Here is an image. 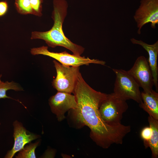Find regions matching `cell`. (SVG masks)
<instances>
[{
	"mask_svg": "<svg viewBox=\"0 0 158 158\" xmlns=\"http://www.w3.org/2000/svg\"><path fill=\"white\" fill-rule=\"evenodd\" d=\"M73 93L77 107L71 110L72 117L79 127H88L90 130L91 139L103 148H108L113 144H122L123 138L130 132L131 127L121 124L110 125L103 120L99 107L107 94L92 88L85 81L81 73Z\"/></svg>",
	"mask_w": 158,
	"mask_h": 158,
	"instance_id": "obj_1",
	"label": "cell"
},
{
	"mask_svg": "<svg viewBox=\"0 0 158 158\" xmlns=\"http://www.w3.org/2000/svg\"><path fill=\"white\" fill-rule=\"evenodd\" d=\"M68 6L66 0H54L51 15L54 21L53 26L47 31L32 32L30 39L42 40L49 47H63L73 54L81 55L84 51V48L71 42L66 36L63 31V24L67 15Z\"/></svg>",
	"mask_w": 158,
	"mask_h": 158,
	"instance_id": "obj_2",
	"label": "cell"
},
{
	"mask_svg": "<svg viewBox=\"0 0 158 158\" xmlns=\"http://www.w3.org/2000/svg\"><path fill=\"white\" fill-rule=\"evenodd\" d=\"M128 108L126 100L113 93L107 94L102 101L99 111L105 122L110 125H116L121 124L123 114Z\"/></svg>",
	"mask_w": 158,
	"mask_h": 158,
	"instance_id": "obj_3",
	"label": "cell"
},
{
	"mask_svg": "<svg viewBox=\"0 0 158 158\" xmlns=\"http://www.w3.org/2000/svg\"><path fill=\"white\" fill-rule=\"evenodd\" d=\"M116 75L114 92L126 100L132 99L140 104L142 103L141 92L138 83L128 73L122 69H112Z\"/></svg>",
	"mask_w": 158,
	"mask_h": 158,
	"instance_id": "obj_4",
	"label": "cell"
},
{
	"mask_svg": "<svg viewBox=\"0 0 158 158\" xmlns=\"http://www.w3.org/2000/svg\"><path fill=\"white\" fill-rule=\"evenodd\" d=\"M30 52L33 55H42L52 58L62 64L74 67H79L91 63L105 65L106 62L97 59H91L88 57H85L80 55L71 54L66 51L61 52H55L50 51L47 46H43L31 49Z\"/></svg>",
	"mask_w": 158,
	"mask_h": 158,
	"instance_id": "obj_5",
	"label": "cell"
},
{
	"mask_svg": "<svg viewBox=\"0 0 158 158\" xmlns=\"http://www.w3.org/2000/svg\"><path fill=\"white\" fill-rule=\"evenodd\" d=\"M53 62L56 72V77L52 82L53 87L58 92L73 93L80 73V66L64 65L56 60Z\"/></svg>",
	"mask_w": 158,
	"mask_h": 158,
	"instance_id": "obj_6",
	"label": "cell"
},
{
	"mask_svg": "<svg viewBox=\"0 0 158 158\" xmlns=\"http://www.w3.org/2000/svg\"><path fill=\"white\" fill-rule=\"evenodd\" d=\"M133 18L138 34H141L142 28L147 23H151V28L155 29L158 24V0H141Z\"/></svg>",
	"mask_w": 158,
	"mask_h": 158,
	"instance_id": "obj_7",
	"label": "cell"
},
{
	"mask_svg": "<svg viewBox=\"0 0 158 158\" xmlns=\"http://www.w3.org/2000/svg\"><path fill=\"white\" fill-rule=\"evenodd\" d=\"M133 77L143 92L149 93L153 90L154 85L151 71L146 58L144 56L138 57L132 68L127 71Z\"/></svg>",
	"mask_w": 158,
	"mask_h": 158,
	"instance_id": "obj_8",
	"label": "cell"
},
{
	"mask_svg": "<svg viewBox=\"0 0 158 158\" xmlns=\"http://www.w3.org/2000/svg\"><path fill=\"white\" fill-rule=\"evenodd\" d=\"M51 111L59 122L65 118V114L69 110L75 109L77 103L75 96L71 94L58 92L49 100Z\"/></svg>",
	"mask_w": 158,
	"mask_h": 158,
	"instance_id": "obj_9",
	"label": "cell"
},
{
	"mask_svg": "<svg viewBox=\"0 0 158 158\" xmlns=\"http://www.w3.org/2000/svg\"><path fill=\"white\" fill-rule=\"evenodd\" d=\"M13 137L14 144L12 148L9 150L5 156L6 158H12L27 144L40 137L38 135L30 133L23 126V124L17 120L13 122Z\"/></svg>",
	"mask_w": 158,
	"mask_h": 158,
	"instance_id": "obj_10",
	"label": "cell"
},
{
	"mask_svg": "<svg viewBox=\"0 0 158 158\" xmlns=\"http://www.w3.org/2000/svg\"><path fill=\"white\" fill-rule=\"evenodd\" d=\"M131 42L134 44L141 46L147 52L149 55V65L152 75L154 85L157 91L158 89V67L157 64L158 55V41L153 44H150L141 40H138L134 38L130 39Z\"/></svg>",
	"mask_w": 158,
	"mask_h": 158,
	"instance_id": "obj_11",
	"label": "cell"
},
{
	"mask_svg": "<svg viewBox=\"0 0 158 158\" xmlns=\"http://www.w3.org/2000/svg\"><path fill=\"white\" fill-rule=\"evenodd\" d=\"M142 103L140 107L154 118L158 120V93L153 90L149 93L141 92Z\"/></svg>",
	"mask_w": 158,
	"mask_h": 158,
	"instance_id": "obj_12",
	"label": "cell"
},
{
	"mask_svg": "<svg viewBox=\"0 0 158 158\" xmlns=\"http://www.w3.org/2000/svg\"><path fill=\"white\" fill-rule=\"evenodd\" d=\"M148 120L149 126L152 129V133L150 139L144 146L145 148H150L153 158H157L158 156V120L149 115Z\"/></svg>",
	"mask_w": 158,
	"mask_h": 158,
	"instance_id": "obj_13",
	"label": "cell"
},
{
	"mask_svg": "<svg viewBox=\"0 0 158 158\" xmlns=\"http://www.w3.org/2000/svg\"><path fill=\"white\" fill-rule=\"evenodd\" d=\"M2 74L0 75V99L5 98H13L8 96L6 92L9 90H12L16 91L23 90V88L18 83L13 81L11 82H4L1 80Z\"/></svg>",
	"mask_w": 158,
	"mask_h": 158,
	"instance_id": "obj_14",
	"label": "cell"
},
{
	"mask_svg": "<svg viewBox=\"0 0 158 158\" xmlns=\"http://www.w3.org/2000/svg\"><path fill=\"white\" fill-rule=\"evenodd\" d=\"M40 143V141L34 143L31 142L26 145L19 152L16 158H35V150Z\"/></svg>",
	"mask_w": 158,
	"mask_h": 158,
	"instance_id": "obj_15",
	"label": "cell"
},
{
	"mask_svg": "<svg viewBox=\"0 0 158 158\" xmlns=\"http://www.w3.org/2000/svg\"><path fill=\"white\" fill-rule=\"evenodd\" d=\"M15 5L16 10L19 13L25 15H33L30 0H15Z\"/></svg>",
	"mask_w": 158,
	"mask_h": 158,
	"instance_id": "obj_16",
	"label": "cell"
},
{
	"mask_svg": "<svg viewBox=\"0 0 158 158\" xmlns=\"http://www.w3.org/2000/svg\"><path fill=\"white\" fill-rule=\"evenodd\" d=\"M33 11V15L38 17L42 15L43 0H30Z\"/></svg>",
	"mask_w": 158,
	"mask_h": 158,
	"instance_id": "obj_17",
	"label": "cell"
},
{
	"mask_svg": "<svg viewBox=\"0 0 158 158\" xmlns=\"http://www.w3.org/2000/svg\"><path fill=\"white\" fill-rule=\"evenodd\" d=\"M152 133V129L150 126L143 128L140 133V136L145 145L150 139Z\"/></svg>",
	"mask_w": 158,
	"mask_h": 158,
	"instance_id": "obj_18",
	"label": "cell"
},
{
	"mask_svg": "<svg viewBox=\"0 0 158 158\" xmlns=\"http://www.w3.org/2000/svg\"><path fill=\"white\" fill-rule=\"evenodd\" d=\"M8 8V4L6 1H0V17L4 16L6 13Z\"/></svg>",
	"mask_w": 158,
	"mask_h": 158,
	"instance_id": "obj_19",
	"label": "cell"
},
{
	"mask_svg": "<svg viewBox=\"0 0 158 158\" xmlns=\"http://www.w3.org/2000/svg\"><path fill=\"white\" fill-rule=\"evenodd\" d=\"M1 125V123L0 122V126Z\"/></svg>",
	"mask_w": 158,
	"mask_h": 158,
	"instance_id": "obj_20",
	"label": "cell"
}]
</instances>
